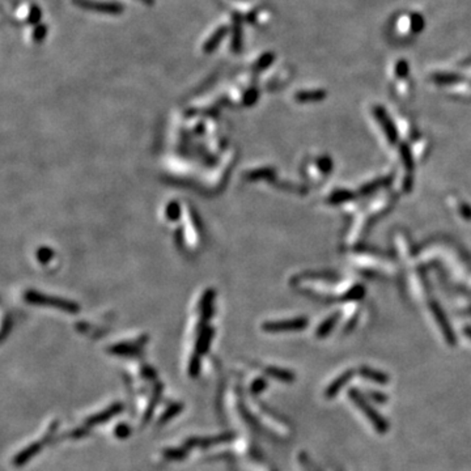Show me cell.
I'll use <instances>...</instances> for the list:
<instances>
[{
    "instance_id": "obj_16",
    "label": "cell",
    "mask_w": 471,
    "mask_h": 471,
    "mask_svg": "<svg viewBox=\"0 0 471 471\" xmlns=\"http://www.w3.org/2000/svg\"><path fill=\"white\" fill-rule=\"evenodd\" d=\"M41 17H42V13H41L40 8H38L37 6H32L31 13H29V17H28L29 24H36V22L40 21Z\"/></svg>"
},
{
    "instance_id": "obj_3",
    "label": "cell",
    "mask_w": 471,
    "mask_h": 471,
    "mask_svg": "<svg viewBox=\"0 0 471 471\" xmlns=\"http://www.w3.org/2000/svg\"><path fill=\"white\" fill-rule=\"evenodd\" d=\"M228 31H229V28L225 26V25H223V26H220V28H217L216 31L214 32V34H212L211 37L208 38V40L205 41L204 45H203V51H204L205 54L214 52L215 50L219 47L221 41L225 38V36L228 34Z\"/></svg>"
},
{
    "instance_id": "obj_15",
    "label": "cell",
    "mask_w": 471,
    "mask_h": 471,
    "mask_svg": "<svg viewBox=\"0 0 471 471\" xmlns=\"http://www.w3.org/2000/svg\"><path fill=\"white\" fill-rule=\"evenodd\" d=\"M46 36H47V26L45 24H41V25H38L37 28H36V31H34L33 41L34 42L41 43L43 40H45Z\"/></svg>"
},
{
    "instance_id": "obj_8",
    "label": "cell",
    "mask_w": 471,
    "mask_h": 471,
    "mask_svg": "<svg viewBox=\"0 0 471 471\" xmlns=\"http://www.w3.org/2000/svg\"><path fill=\"white\" fill-rule=\"evenodd\" d=\"M436 84H441V85H450V84L459 83L463 80L461 75L457 74H447V72H441V74H434L431 77Z\"/></svg>"
},
{
    "instance_id": "obj_19",
    "label": "cell",
    "mask_w": 471,
    "mask_h": 471,
    "mask_svg": "<svg viewBox=\"0 0 471 471\" xmlns=\"http://www.w3.org/2000/svg\"><path fill=\"white\" fill-rule=\"evenodd\" d=\"M139 2H141L145 6H153L155 4V0H139Z\"/></svg>"
},
{
    "instance_id": "obj_10",
    "label": "cell",
    "mask_w": 471,
    "mask_h": 471,
    "mask_svg": "<svg viewBox=\"0 0 471 471\" xmlns=\"http://www.w3.org/2000/svg\"><path fill=\"white\" fill-rule=\"evenodd\" d=\"M274 61H275V54H274V52H271V51L266 52V54H263V55L260 56V58L258 59L257 62H255V65H254V67H253V70H254L255 72H258V71L266 70V68L269 67V66L273 65Z\"/></svg>"
},
{
    "instance_id": "obj_2",
    "label": "cell",
    "mask_w": 471,
    "mask_h": 471,
    "mask_svg": "<svg viewBox=\"0 0 471 471\" xmlns=\"http://www.w3.org/2000/svg\"><path fill=\"white\" fill-rule=\"evenodd\" d=\"M72 4L89 12L101 13V15H122L125 7L116 2H98V0H72Z\"/></svg>"
},
{
    "instance_id": "obj_13",
    "label": "cell",
    "mask_w": 471,
    "mask_h": 471,
    "mask_svg": "<svg viewBox=\"0 0 471 471\" xmlns=\"http://www.w3.org/2000/svg\"><path fill=\"white\" fill-rule=\"evenodd\" d=\"M300 328H303V322L301 321H299V322H295V321H291V322H284V323H280V325H276V323H273L271 325V326H269V328H266V329H271V330H282V329H300Z\"/></svg>"
},
{
    "instance_id": "obj_17",
    "label": "cell",
    "mask_w": 471,
    "mask_h": 471,
    "mask_svg": "<svg viewBox=\"0 0 471 471\" xmlns=\"http://www.w3.org/2000/svg\"><path fill=\"white\" fill-rule=\"evenodd\" d=\"M130 434V428L126 424H120L115 429V436L120 438L127 437Z\"/></svg>"
},
{
    "instance_id": "obj_11",
    "label": "cell",
    "mask_w": 471,
    "mask_h": 471,
    "mask_svg": "<svg viewBox=\"0 0 471 471\" xmlns=\"http://www.w3.org/2000/svg\"><path fill=\"white\" fill-rule=\"evenodd\" d=\"M361 373H363V376H364L365 378L370 379V381H373V382L386 384L389 381V378L385 376V374H382L381 372H377V370L369 369V368H365Z\"/></svg>"
},
{
    "instance_id": "obj_6",
    "label": "cell",
    "mask_w": 471,
    "mask_h": 471,
    "mask_svg": "<svg viewBox=\"0 0 471 471\" xmlns=\"http://www.w3.org/2000/svg\"><path fill=\"white\" fill-rule=\"evenodd\" d=\"M121 411H122V404H114L109 410L102 411V413L97 414V415L95 416H91L88 419V422H86V424H100V423L107 422V420H110L114 415L120 414Z\"/></svg>"
},
{
    "instance_id": "obj_4",
    "label": "cell",
    "mask_w": 471,
    "mask_h": 471,
    "mask_svg": "<svg viewBox=\"0 0 471 471\" xmlns=\"http://www.w3.org/2000/svg\"><path fill=\"white\" fill-rule=\"evenodd\" d=\"M41 450V443H36L29 445L28 448H25L22 452H20L17 456L15 457L13 459V463L16 466H24L26 462H29V459L33 458L36 454H38V452Z\"/></svg>"
},
{
    "instance_id": "obj_14",
    "label": "cell",
    "mask_w": 471,
    "mask_h": 471,
    "mask_svg": "<svg viewBox=\"0 0 471 471\" xmlns=\"http://www.w3.org/2000/svg\"><path fill=\"white\" fill-rule=\"evenodd\" d=\"M408 72H410V66H408L406 61L401 59L399 62H397V65H395V75L398 77H406Z\"/></svg>"
},
{
    "instance_id": "obj_1",
    "label": "cell",
    "mask_w": 471,
    "mask_h": 471,
    "mask_svg": "<svg viewBox=\"0 0 471 471\" xmlns=\"http://www.w3.org/2000/svg\"><path fill=\"white\" fill-rule=\"evenodd\" d=\"M349 399L352 401V403L359 407V410L361 411V414L369 420V423L372 424L374 431L378 432L379 434H385L386 432L389 431V424L385 422V419H384L382 416L379 415L377 411L373 410V407L365 401L364 397H363L360 393L349 392Z\"/></svg>"
},
{
    "instance_id": "obj_18",
    "label": "cell",
    "mask_w": 471,
    "mask_h": 471,
    "mask_svg": "<svg viewBox=\"0 0 471 471\" xmlns=\"http://www.w3.org/2000/svg\"><path fill=\"white\" fill-rule=\"evenodd\" d=\"M181 411V404H175V406H173L171 407V410H169L168 413L165 414V415L162 416L161 418V422L164 423V422H166V420H169L171 418V416L173 415H175V414H178Z\"/></svg>"
},
{
    "instance_id": "obj_9",
    "label": "cell",
    "mask_w": 471,
    "mask_h": 471,
    "mask_svg": "<svg viewBox=\"0 0 471 471\" xmlns=\"http://www.w3.org/2000/svg\"><path fill=\"white\" fill-rule=\"evenodd\" d=\"M326 97V92L325 91H301L296 95V100L300 102L306 101H319Z\"/></svg>"
},
{
    "instance_id": "obj_12",
    "label": "cell",
    "mask_w": 471,
    "mask_h": 471,
    "mask_svg": "<svg viewBox=\"0 0 471 471\" xmlns=\"http://www.w3.org/2000/svg\"><path fill=\"white\" fill-rule=\"evenodd\" d=\"M411 31L414 33H420L424 28V19H423V16L419 15V13H414L411 16V22H410Z\"/></svg>"
},
{
    "instance_id": "obj_7",
    "label": "cell",
    "mask_w": 471,
    "mask_h": 471,
    "mask_svg": "<svg viewBox=\"0 0 471 471\" xmlns=\"http://www.w3.org/2000/svg\"><path fill=\"white\" fill-rule=\"evenodd\" d=\"M232 50L236 54H240L242 50V25L241 19L237 15H234V21H233Z\"/></svg>"
},
{
    "instance_id": "obj_5",
    "label": "cell",
    "mask_w": 471,
    "mask_h": 471,
    "mask_svg": "<svg viewBox=\"0 0 471 471\" xmlns=\"http://www.w3.org/2000/svg\"><path fill=\"white\" fill-rule=\"evenodd\" d=\"M351 377H352V372H346V373H343L339 378H337L335 381H333V382L329 385V388L326 389V392H325V397L328 398V399H331L333 397H335V395H337L338 393L342 390L343 386L346 385L349 379H351Z\"/></svg>"
}]
</instances>
